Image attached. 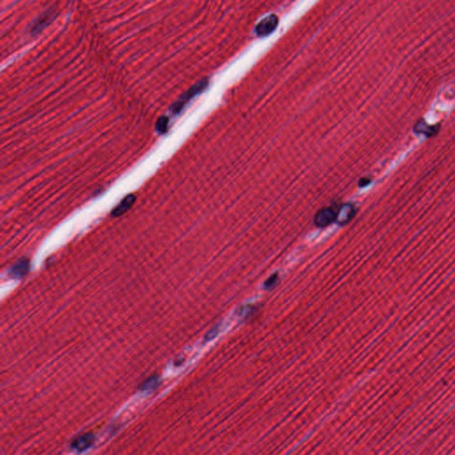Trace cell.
Here are the masks:
<instances>
[{
  "instance_id": "1",
  "label": "cell",
  "mask_w": 455,
  "mask_h": 455,
  "mask_svg": "<svg viewBox=\"0 0 455 455\" xmlns=\"http://www.w3.org/2000/svg\"><path fill=\"white\" fill-rule=\"evenodd\" d=\"M208 85V81L204 79V80H201L199 82L195 84L193 87L189 88V90L187 92H184L182 96L180 97L179 100L177 102H175L172 107H171V112L174 114H179L180 112H182L183 110L184 106L188 103V102L197 95H199V93L203 92L204 90L206 88Z\"/></svg>"
},
{
  "instance_id": "2",
  "label": "cell",
  "mask_w": 455,
  "mask_h": 455,
  "mask_svg": "<svg viewBox=\"0 0 455 455\" xmlns=\"http://www.w3.org/2000/svg\"><path fill=\"white\" fill-rule=\"evenodd\" d=\"M55 16H56L55 8H50L47 11H46L35 21L32 24L30 25L29 27L30 35L36 36L40 33L46 26H48L49 23L55 18Z\"/></svg>"
},
{
  "instance_id": "3",
  "label": "cell",
  "mask_w": 455,
  "mask_h": 455,
  "mask_svg": "<svg viewBox=\"0 0 455 455\" xmlns=\"http://www.w3.org/2000/svg\"><path fill=\"white\" fill-rule=\"evenodd\" d=\"M277 24H278V19L276 15H269L257 24L255 27V32L260 37L268 36L275 30Z\"/></svg>"
},
{
  "instance_id": "4",
  "label": "cell",
  "mask_w": 455,
  "mask_h": 455,
  "mask_svg": "<svg viewBox=\"0 0 455 455\" xmlns=\"http://www.w3.org/2000/svg\"><path fill=\"white\" fill-rule=\"evenodd\" d=\"M336 215H337V211H335L332 207L322 209L316 214L314 222L318 227H326L331 223L335 222Z\"/></svg>"
},
{
  "instance_id": "5",
  "label": "cell",
  "mask_w": 455,
  "mask_h": 455,
  "mask_svg": "<svg viewBox=\"0 0 455 455\" xmlns=\"http://www.w3.org/2000/svg\"><path fill=\"white\" fill-rule=\"evenodd\" d=\"M355 213H356V210L352 205L350 204L344 205L337 211L335 222L340 225H344L349 223V221L353 218Z\"/></svg>"
},
{
  "instance_id": "6",
  "label": "cell",
  "mask_w": 455,
  "mask_h": 455,
  "mask_svg": "<svg viewBox=\"0 0 455 455\" xmlns=\"http://www.w3.org/2000/svg\"><path fill=\"white\" fill-rule=\"evenodd\" d=\"M136 197L135 195L131 194V195L126 196V198L122 200L121 203L113 209L112 213V216H114V217L121 216L124 213H126L129 209L131 208L132 206L134 205V204L136 203Z\"/></svg>"
},
{
  "instance_id": "7",
  "label": "cell",
  "mask_w": 455,
  "mask_h": 455,
  "mask_svg": "<svg viewBox=\"0 0 455 455\" xmlns=\"http://www.w3.org/2000/svg\"><path fill=\"white\" fill-rule=\"evenodd\" d=\"M94 442V436L91 433L84 434L82 436H78L73 441L71 447L74 450L81 452V451L87 450L90 446H92Z\"/></svg>"
},
{
  "instance_id": "8",
  "label": "cell",
  "mask_w": 455,
  "mask_h": 455,
  "mask_svg": "<svg viewBox=\"0 0 455 455\" xmlns=\"http://www.w3.org/2000/svg\"><path fill=\"white\" fill-rule=\"evenodd\" d=\"M29 261L27 259H23L15 262L13 267L10 269V275L15 278H19V277L24 276L29 272Z\"/></svg>"
},
{
  "instance_id": "9",
  "label": "cell",
  "mask_w": 455,
  "mask_h": 455,
  "mask_svg": "<svg viewBox=\"0 0 455 455\" xmlns=\"http://www.w3.org/2000/svg\"><path fill=\"white\" fill-rule=\"evenodd\" d=\"M439 128H440L439 125L428 126L425 122L421 120V121L418 122V124L414 127V131L416 133L424 134L427 136H433L437 134V132L439 131Z\"/></svg>"
},
{
  "instance_id": "10",
  "label": "cell",
  "mask_w": 455,
  "mask_h": 455,
  "mask_svg": "<svg viewBox=\"0 0 455 455\" xmlns=\"http://www.w3.org/2000/svg\"><path fill=\"white\" fill-rule=\"evenodd\" d=\"M168 124H169V119L166 116H160L156 124V129L158 133H159L161 135L165 134L168 130Z\"/></svg>"
},
{
  "instance_id": "11",
  "label": "cell",
  "mask_w": 455,
  "mask_h": 455,
  "mask_svg": "<svg viewBox=\"0 0 455 455\" xmlns=\"http://www.w3.org/2000/svg\"><path fill=\"white\" fill-rule=\"evenodd\" d=\"M159 384V378L158 377H151L150 379H148L146 381L145 383L142 384V389L143 390H149V389H152L154 387H157V385Z\"/></svg>"
},
{
  "instance_id": "12",
  "label": "cell",
  "mask_w": 455,
  "mask_h": 455,
  "mask_svg": "<svg viewBox=\"0 0 455 455\" xmlns=\"http://www.w3.org/2000/svg\"><path fill=\"white\" fill-rule=\"evenodd\" d=\"M277 279H278V276H277V274H274V275H272V276H271L269 279H267L266 282H265V284H264L265 288H266V289H270V288L273 287V286L276 285V281H277Z\"/></svg>"
},
{
  "instance_id": "13",
  "label": "cell",
  "mask_w": 455,
  "mask_h": 455,
  "mask_svg": "<svg viewBox=\"0 0 455 455\" xmlns=\"http://www.w3.org/2000/svg\"><path fill=\"white\" fill-rule=\"evenodd\" d=\"M369 183H370V180L362 179L360 181V182H359V186H360V187H364V186H366V185Z\"/></svg>"
}]
</instances>
